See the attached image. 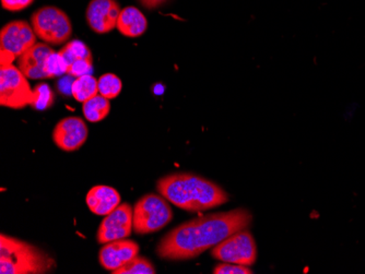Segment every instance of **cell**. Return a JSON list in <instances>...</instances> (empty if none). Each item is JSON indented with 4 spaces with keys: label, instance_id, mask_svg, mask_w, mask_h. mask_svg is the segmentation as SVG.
<instances>
[{
    "label": "cell",
    "instance_id": "1",
    "mask_svg": "<svg viewBox=\"0 0 365 274\" xmlns=\"http://www.w3.org/2000/svg\"><path fill=\"white\" fill-rule=\"evenodd\" d=\"M253 216L246 209L199 216L168 233L158 244V255L165 260L194 259L230 235L250 228Z\"/></svg>",
    "mask_w": 365,
    "mask_h": 274
},
{
    "label": "cell",
    "instance_id": "2",
    "mask_svg": "<svg viewBox=\"0 0 365 274\" xmlns=\"http://www.w3.org/2000/svg\"><path fill=\"white\" fill-rule=\"evenodd\" d=\"M157 190L168 201L188 212H202L222 206L229 195L220 186L190 173L164 176L157 183Z\"/></svg>",
    "mask_w": 365,
    "mask_h": 274
},
{
    "label": "cell",
    "instance_id": "3",
    "mask_svg": "<svg viewBox=\"0 0 365 274\" xmlns=\"http://www.w3.org/2000/svg\"><path fill=\"white\" fill-rule=\"evenodd\" d=\"M56 261L48 253L16 237L0 235V273L45 274L54 271Z\"/></svg>",
    "mask_w": 365,
    "mask_h": 274
},
{
    "label": "cell",
    "instance_id": "4",
    "mask_svg": "<svg viewBox=\"0 0 365 274\" xmlns=\"http://www.w3.org/2000/svg\"><path fill=\"white\" fill-rule=\"evenodd\" d=\"M173 218L169 202L163 196L148 194L137 201L134 208V231L145 235L165 228Z\"/></svg>",
    "mask_w": 365,
    "mask_h": 274
},
{
    "label": "cell",
    "instance_id": "5",
    "mask_svg": "<svg viewBox=\"0 0 365 274\" xmlns=\"http://www.w3.org/2000/svg\"><path fill=\"white\" fill-rule=\"evenodd\" d=\"M31 24L36 36L47 44L61 45L73 36L71 18L54 6L40 8L31 16Z\"/></svg>",
    "mask_w": 365,
    "mask_h": 274
},
{
    "label": "cell",
    "instance_id": "6",
    "mask_svg": "<svg viewBox=\"0 0 365 274\" xmlns=\"http://www.w3.org/2000/svg\"><path fill=\"white\" fill-rule=\"evenodd\" d=\"M36 32L32 26L24 20H16L6 24L0 31V47H1V67L12 65L14 59L36 44Z\"/></svg>",
    "mask_w": 365,
    "mask_h": 274
},
{
    "label": "cell",
    "instance_id": "7",
    "mask_svg": "<svg viewBox=\"0 0 365 274\" xmlns=\"http://www.w3.org/2000/svg\"><path fill=\"white\" fill-rule=\"evenodd\" d=\"M212 257L222 263L253 265L257 259L255 239L247 228L237 231L213 247Z\"/></svg>",
    "mask_w": 365,
    "mask_h": 274
},
{
    "label": "cell",
    "instance_id": "8",
    "mask_svg": "<svg viewBox=\"0 0 365 274\" xmlns=\"http://www.w3.org/2000/svg\"><path fill=\"white\" fill-rule=\"evenodd\" d=\"M28 78L14 65L1 67L0 70V104L12 110H22L31 105L33 90Z\"/></svg>",
    "mask_w": 365,
    "mask_h": 274
},
{
    "label": "cell",
    "instance_id": "9",
    "mask_svg": "<svg viewBox=\"0 0 365 274\" xmlns=\"http://www.w3.org/2000/svg\"><path fill=\"white\" fill-rule=\"evenodd\" d=\"M134 230V209L129 204H120L106 216L96 234L98 244L104 245L116 239L129 237Z\"/></svg>",
    "mask_w": 365,
    "mask_h": 274
},
{
    "label": "cell",
    "instance_id": "10",
    "mask_svg": "<svg viewBox=\"0 0 365 274\" xmlns=\"http://www.w3.org/2000/svg\"><path fill=\"white\" fill-rule=\"evenodd\" d=\"M89 129L85 120L69 116L57 122L53 130V140L61 150L73 152L79 150L88 139Z\"/></svg>",
    "mask_w": 365,
    "mask_h": 274
},
{
    "label": "cell",
    "instance_id": "11",
    "mask_svg": "<svg viewBox=\"0 0 365 274\" xmlns=\"http://www.w3.org/2000/svg\"><path fill=\"white\" fill-rule=\"evenodd\" d=\"M120 6L115 0H91L86 10L90 28L98 34H106L118 26Z\"/></svg>",
    "mask_w": 365,
    "mask_h": 274
},
{
    "label": "cell",
    "instance_id": "12",
    "mask_svg": "<svg viewBox=\"0 0 365 274\" xmlns=\"http://www.w3.org/2000/svg\"><path fill=\"white\" fill-rule=\"evenodd\" d=\"M139 245L131 239L123 238L103 245L98 253V260L108 271H115L133 260L139 253Z\"/></svg>",
    "mask_w": 365,
    "mask_h": 274
},
{
    "label": "cell",
    "instance_id": "13",
    "mask_svg": "<svg viewBox=\"0 0 365 274\" xmlns=\"http://www.w3.org/2000/svg\"><path fill=\"white\" fill-rule=\"evenodd\" d=\"M54 53L47 43H36L19 57L18 68L28 79H47L49 75L46 73V61Z\"/></svg>",
    "mask_w": 365,
    "mask_h": 274
},
{
    "label": "cell",
    "instance_id": "14",
    "mask_svg": "<svg viewBox=\"0 0 365 274\" xmlns=\"http://www.w3.org/2000/svg\"><path fill=\"white\" fill-rule=\"evenodd\" d=\"M86 202L90 211L96 216H108L122 204L118 190L106 185L94 186L88 192Z\"/></svg>",
    "mask_w": 365,
    "mask_h": 274
},
{
    "label": "cell",
    "instance_id": "15",
    "mask_svg": "<svg viewBox=\"0 0 365 274\" xmlns=\"http://www.w3.org/2000/svg\"><path fill=\"white\" fill-rule=\"evenodd\" d=\"M116 28L126 38H139L148 30V20L138 8L126 7L120 12Z\"/></svg>",
    "mask_w": 365,
    "mask_h": 274
},
{
    "label": "cell",
    "instance_id": "16",
    "mask_svg": "<svg viewBox=\"0 0 365 274\" xmlns=\"http://www.w3.org/2000/svg\"><path fill=\"white\" fill-rule=\"evenodd\" d=\"M82 112L86 120L90 122H98L106 120L110 112V100L101 94L94 96L89 101L85 102L82 106Z\"/></svg>",
    "mask_w": 365,
    "mask_h": 274
},
{
    "label": "cell",
    "instance_id": "17",
    "mask_svg": "<svg viewBox=\"0 0 365 274\" xmlns=\"http://www.w3.org/2000/svg\"><path fill=\"white\" fill-rule=\"evenodd\" d=\"M98 79L91 75L77 78L73 85V98L80 103H85L98 95Z\"/></svg>",
    "mask_w": 365,
    "mask_h": 274
},
{
    "label": "cell",
    "instance_id": "18",
    "mask_svg": "<svg viewBox=\"0 0 365 274\" xmlns=\"http://www.w3.org/2000/svg\"><path fill=\"white\" fill-rule=\"evenodd\" d=\"M58 53L63 56V58L65 59L68 67L73 65V63H76V61H93L91 51H90L88 45L81 42V41H73V42H69L68 44L65 45Z\"/></svg>",
    "mask_w": 365,
    "mask_h": 274
},
{
    "label": "cell",
    "instance_id": "19",
    "mask_svg": "<svg viewBox=\"0 0 365 274\" xmlns=\"http://www.w3.org/2000/svg\"><path fill=\"white\" fill-rule=\"evenodd\" d=\"M55 102V94L46 83H40L33 89L31 106L36 110H48Z\"/></svg>",
    "mask_w": 365,
    "mask_h": 274
},
{
    "label": "cell",
    "instance_id": "20",
    "mask_svg": "<svg viewBox=\"0 0 365 274\" xmlns=\"http://www.w3.org/2000/svg\"><path fill=\"white\" fill-rule=\"evenodd\" d=\"M122 80L114 73H106L98 79V92L106 99H116L122 92Z\"/></svg>",
    "mask_w": 365,
    "mask_h": 274
},
{
    "label": "cell",
    "instance_id": "21",
    "mask_svg": "<svg viewBox=\"0 0 365 274\" xmlns=\"http://www.w3.org/2000/svg\"><path fill=\"white\" fill-rule=\"evenodd\" d=\"M113 274H155V265L147 258L137 255L133 260L129 261L126 265L120 267V269L115 270Z\"/></svg>",
    "mask_w": 365,
    "mask_h": 274
},
{
    "label": "cell",
    "instance_id": "22",
    "mask_svg": "<svg viewBox=\"0 0 365 274\" xmlns=\"http://www.w3.org/2000/svg\"><path fill=\"white\" fill-rule=\"evenodd\" d=\"M68 71V65L59 53L51 55L46 61V73L49 78L61 77Z\"/></svg>",
    "mask_w": 365,
    "mask_h": 274
},
{
    "label": "cell",
    "instance_id": "23",
    "mask_svg": "<svg viewBox=\"0 0 365 274\" xmlns=\"http://www.w3.org/2000/svg\"><path fill=\"white\" fill-rule=\"evenodd\" d=\"M215 274H251L253 273L247 265H237V263H225L217 265L213 269Z\"/></svg>",
    "mask_w": 365,
    "mask_h": 274
},
{
    "label": "cell",
    "instance_id": "24",
    "mask_svg": "<svg viewBox=\"0 0 365 274\" xmlns=\"http://www.w3.org/2000/svg\"><path fill=\"white\" fill-rule=\"evenodd\" d=\"M93 70V61L92 60H79L73 63L68 67L67 75H71L73 77L79 78L82 75H90Z\"/></svg>",
    "mask_w": 365,
    "mask_h": 274
},
{
    "label": "cell",
    "instance_id": "25",
    "mask_svg": "<svg viewBox=\"0 0 365 274\" xmlns=\"http://www.w3.org/2000/svg\"><path fill=\"white\" fill-rule=\"evenodd\" d=\"M33 3H34V0H1V6L4 9L12 12L21 11V10L30 7Z\"/></svg>",
    "mask_w": 365,
    "mask_h": 274
},
{
    "label": "cell",
    "instance_id": "26",
    "mask_svg": "<svg viewBox=\"0 0 365 274\" xmlns=\"http://www.w3.org/2000/svg\"><path fill=\"white\" fill-rule=\"evenodd\" d=\"M76 79H77V78L73 77L71 75L61 78L58 83H57V89H58V91L61 92L63 95H73V85Z\"/></svg>",
    "mask_w": 365,
    "mask_h": 274
},
{
    "label": "cell",
    "instance_id": "27",
    "mask_svg": "<svg viewBox=\"0 0 365 274\" xmlns=\"http://www.w3.org/2000/svg\"><path fill=\"white\" fill-rule=\"evenodd\" d=\"M138 1L143 7L153 10L169 3L170 0H138Z\"/></svg>",
    "mask_w": 365,
    "mask_h": 274
}]
</instances>
